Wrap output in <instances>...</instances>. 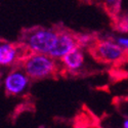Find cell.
Instances as JSON below:
<instances>
[{
	"mask_svg": "<svg viewBox=\"0 0 128 128\" xmlns=\"http://www.w3.org/2000/svg\"><path fill=\"white\" fill-rule=\"evenodd\" d=\"M116 29L121 34H128V14L119 16L116 22Z\"/></svg>",
	"mask_w": 128,
	"mask_h": 128,
	"instance_id": "obj_8",
	"label": "cell"
},
{
	"mask_svg": "<svg viewBox=\"0 0 128 128\" xmlns=\"http://www.w3.org/2000/svg\"><path fill=\"white\" fill-rule=\"evenodd\" d=\"M123 128H128V117L123 121Z\"/></svg>",
	"mask_w": 128,
	"mask_h": 128,
	"instance_id": "obj_12",
	"label": "cell"
},
{
	"mask_svg": "<svg viewBox=\"0 0 128 128\" xmlns=\"http://www.w3.org/2000/svg\"><path fill=\"white\" fill-rule=\"evenodd\" d=\"M58 30L39 27L28 30L23 36L22 45L31 52L48 54L56 40Z\"/></svg>",
	"mask_w": 128,
	"mask_h": 128,
	"instance_id": "obj_2",
	"label": "cell"
},
{
	"mask_svg": "<svg viewBox=\"0 0 128 128\" xmlns=\"http://www.w3.org/2000/svg\"><path fill=\"white\" fill-rule=\"evenodd\" d=\"M77 42L78 46L84 49L93 44V36L89 34H80L77 36Z\"/></svg>",
	"mask_w": 128,
	"mask_h": 128,
	"instance_id": "obj_9",
	"label": "cell"
},
{
	"mask_svg": "<svg viewBox=\"0 0 128 128\" xmlns=\"http://www.w3.org/2000/svg\"><path fill=\"white\" fill-rule=\"evenodd\" d=\"M20 67L32 80L50 78L58 71L56 60L45 53L31 52L26 54L20 62Z\"/></svg>",
	"mask_w": 128,
	"mask_h": 128,
	"instance_id": "obj_1",
	"label": "cell"
},
{
	"mask_svg": "<svg viewBox=\"0 0 128 128\" xmlns=\"http://www.w3.org/2000/svg\"><path fill=\"white\" fill-rule=\"evenodd\" d=\"M22 48L8 41H2L0 44V65L2 67H14L23 60Z\"/></svg>",
	"mask_w": 128,
	"mask_h": 128,
	"instance_id": "obj_6",
	"label": "cell"
},
{
	"mask_svg": "<svg viewBox=\"0 0 128 128\" xmlns=\"http://www.w3.org/2000/svg\"><path fill=\"white\" fill-rule=\"evenodd\" d=\"M93 52L98 60L108 64L120 62L126 56L125 50L114 38H104L95 42L93 44Z\"/></svg>",
	"mask_w": 128,
	"mask_h": 128,
	"instance_id": "obj_3",
	"label": "cell"
},
{
	"mask_svg": "<svg viewBox=\"0 0 128 128\" xmlns=\"http://www.w3.org/2000/svg\"><path fill=\"white\" fill-rule=\"evenodd\" d=\"M30 80H32L28 74L20 67L12 68L5 75L3 79L4 91L8 95H20L27 91L30 86Z\"/></svg>",
	"mask_w": 128,
	"mask_h": 128,
	"instance_id": "obj_4",
	"label": "cell"
},
{
	"mask_svg": "<svg viewBox=\"0 0 128 128\" xmlns=\"http://www.w3.org/2000/svg\"><path fill=\"white\" fill-rule=\"evenodd\" d=\"M115 41L118 43L126 52V54L128 56V34H121L114 37Z\"/></svg>",
	"mask_w": 128,
	"mask_h": 128,
	"instance_id": "obj_10",
	"label": "cell"
},
{
	"mask_svg": "<svg viewBox=\"0 0 128 128\" xmlns=\"http://www.w3.org/2000/svg\"><path fill=\"white\" fill-rule=\"evenodd\" d=\"M121 1L122 0H104L106 7L114 12H118V10L120 9L121 6Z\"/></svg>",
	"mask_w": 128,
	"mask_h": 128,
	"instance_id": "obj_11",
	"label": "cell"
},
{
	"mask_svg": "<svg viewBox=\"0 0 128 128\" xmlns=\"http://www.w3.org/2000/svg\"><path fill=\"white\" fill-rule=\"evenodd\" d=\"M64 68L71 73H78L82 70L85 64V54L84 49L77 46L72 49L69 53L60 60Z\"/></svg>",
	"mask_w": 128,
	"mask_h": 128,
	"instance_id": "obj_7",
	"label": "cell"
},
{
	"mask_svg": "<svg viewBox=\"0 0 128 128\" xmlns=\"http://www.w3.org/2000/svg\"><path fill=\"white\" fill-rule=\"evenodd\" d=\"M78 46L77 36L67 30H58L56 40L48 54L56 60H60L67 53Z\"/></svg>",
	"mask_w": 128,
	"mask_h": 128,
	"instance_id": "obj_5",
	"label": "cell"
}]
</instances>
